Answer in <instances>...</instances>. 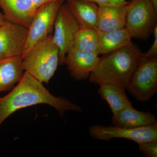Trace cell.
<instances>
[{
  "label": "cell",
  "instance_id": "6da1fadb",
  "mask_svg": "<svg viewBox=\"0 0 157 157\" xmlns=\"http://www.w3.org/2000/svg\"><path fill=\"white\" fill-rule=\"evenodd\" d=\"M38 104H47L54 107L62 117L68 110L82 111L80 106L66 98L52 95L42 82L25 71L14 89L0 98V127L6 118L17 110Z\"/></svg>",
  "mask_w": 157,
  "mask_h": 157
},
{
  "label": "cell",
  "instance_id": "7a4b0ae2",
  "mask_svg": "<svg viewBox=\"0 0 157 157\" xmlns=\"http://www.w3.org/2000/svg\"><path fill=\"white\" fill-rule=\"evenodd\" d=\"M142 53L132 42L123 48L103 55L89 80L98 85H114L126 90L133 72L143 58Z\"/></svg>",
  "mask_w": 157,
  "mask_h": 157
},
{
  "label": "cell",
  "instance_id": "3957f363",
  "mask_svg": "<svg viewBox=\"0 0 157 157\" xmlns=\"http://www.w3.org/2000/svg\"><path fill=\"white\" fill-rule=\"evenodd\" d=\"M59 54L52 35H49L34 45L24 57V69L40 82L48 84L59 64Z\"/></svg>",
  "mask_w": 157,
  "mask_h": 157
},
{
  "label": "cell",
  "instance_id": "277c9868",
  "mask_svg": "<svg viewBox=\"0 0 157 157\" xmlns=\"http://www.w3.org/2000/svg\"><path fill=\"white\" fill-rule=\"evenodd\" d=\"M125 27L132 38L146 40L157 25V11L150 0H130Z\"/></svg>",
  "mask_w": 157,
  "mask_h": 157
},
{
  "label": "cell",
  "instance_id": "5b68a950",
  "mask_svg": "<svg viewBox=\"0 0 157 157\" xmlns=\"http://www.w3.org/2000/svg\"><path fill=\"white\" fill-rule=\"evenodd\" d=\"M126 89L137 101L147 102L157 93V56L142 58L133 72Z\"/></svg>",
  "mask_w": 157,
  "mask_h": 157
},
{
  "label": "cell",
  "instance_id": "8992f818",
  "mask_svg": "<svg viewBox=\"0 0 157 157\" xmlns=\"http://www.w3.org/2000/svg\"><path fill=\"white\" fill-rule=\"evenodd\" d=\"M65 1L56 0L37 8L28 28V35L21 59L34 45L52 34L57 14Z\"/></svg>",
  "mask_w": 157,
  "mask_h": 157
},
{
  "label": "cell",
  "instance_id": "52a82bcc",
  "mask_svg": "<svg viewBox=\"0 0 157 157\" xmlns=\"http://www.w3.org/2000/svg\"><path fill=\"white\" fill-rule=\"evenodd\" d=\"M53 40L59 50V64H63L65 57L73 48L75 35L80 29L77 21L64 3L57 14Z\"/></svg>",
  "mask_w": 157,
  "mask_h": 157
},
{
  "label": "cell",
  "instance_id": "ba28073f",
  "mask_svg": "<svg viewBox=\"0 0 157 157\" xmlns=\"http://www.w3.org/2000/svg\"><path fill=\"white\" fill-rule=\"evenodd\" d=\"M89 134L97 140L108 141L113 138H124L138 144L157 140V124L133 128L94 125L90 127Z\"/></svg>",
  "mask_w": 157,
  "mask_h": 157
},
{
  "label": "cell",
  "instance_id": "9c48e42d",
  "mask_svg": "<svg viewBox=\"0 0 157 157\" xmlns=\"http://www.w3.org/2000/svg\"><path fill=\"white\" fill-rule=\"evenodd\" d=\"M28 28L8 21L0 26V59L21 57L28 35Z\"/></svg>",
  "mask_w": 157,
  "mask_h": 157
},
{
  "label": "cell",
  "instance_id": "30bf717a",
  "mask_svg": "<svg viewBox=\"0 0 157 157\" xmlns=\"http://www.w3.org/2000/svg\"><path fill=\"white\" fill-rule=\"evenodd\" d=\"M94 52L73 47L65 57L63 64L67 66L70 76L76 81L87 80L100 60Z\"/></svg>",
  "mask_w": 157,
  "mask_h": 157
},
{
  "label": "cell",
  "instance_id": "8fae6325",
  "mask_svg": "<svg viewBox=\"0 0 157 157\" xmlns=\"http://www.w3.org/2000/svg\"><path fill=\"white\" fill-rule=\"evenodd\" d=\"M0 7L9 21L27 28L37 9L32 0H0Z\"/></svg>",
  "mask_w": 157,
  "mask_h": 157
},
{
  "label": "cell",
  "instance_id": "7c38bea8",
  "mask_svg": "<svg viewBox=\"0 0 157 157\" xmlns=\"http://www.w3.org/2000/svg\"><path fill=\"white\" fill-rule=\"evenodd\" d=\"M65 2L80 28L98 31L99 7L97 4L82 0H66Z\"/></svg>",
  "mask_w": 157,
  "mask_h": 157
},
{
  "label": "cell",
  "instance_id": "4fadbf2b",
  "mask_svg": "<svg viewBox=\"0 0 157 157\" xmlns=\"http://www.w3.org/2000/svg\"><path fill=\"white\" fill-rule=\"evenodd\" d=\"M113 114V125L115 126L133 128L157 124L154 114L149 112L138 111L132 106Z\"/></svg>",
  "mask_w": 157,
  "mask_h": 157
},
{
  "label": "cell",
  "instance_id": "5bb4252c",
  "mask_svg": "<svg viewBox=\"0 0 157 157\" xmlns=\"http://www.w3.org/2000/svg\"><path fill=\"white\" fill-rule=\"evenodd\" d=\"M128 4L119 6H98V31L111 32L125 27Z\"/></svg>",
  "mask_w": 157,
  "mask_h": 157
},
{
  "label": "cell",
  "instance_id": "9a60e30c",
  "mask_svg": "<svg viewBox=\"0 0 157 157\" xmlns=\"http://www.w3.org/2000/svg\"><path fill=\"white\" fill-rule=\"evenodd\" d=\"M20 56L0 59V93L9 90L22 78L24 73Z\"/></svg>",
  "mask_w": 157,
  "mask_h": 157
},
{
  "label": "cell",
  "instance_id": "2e32d148",
  "mask_svg": "<svg viewBox=\"0 0 157 157\" xmlns=\"http://www.w3.org/2000/svg\"><path fill=\"white\" fill-rule=\"evenodd\" d=\"M99 55H104L120 49L132 42V37L125 27L104 32L98 31Z\"/></svg>",
  "mask_w": 157,
  "mask_h": 157
},
{
  "label": "cell",
  "instance_id": "e0dca14e",
  "mask_svg": "<svg viewBox=\"0 0 157 157\" xmlns=\"http://www.w3.org/2000/svg\"><path fill=\"white\" fill-rule=\"evenodd\" d=\"M99 86L98 94L109 104L113 114L132 106L125 92V90L123 88L108 84H101Z\"/></svg>",
  "mask_w": 157,
  "mask_h": 157
},
{
  "label": "cell",
  "instance_id": "ac0fdd59",
  "mask_svg": "<svg viewBox=\"0 0 157 157\" xmlns=\"http://www.w3.org/2000/svg\"><path fill=\"white\" fill-rule=\"evenodd\" d=\"M73 47L80 50L94 52L99 55L98 31L80 28L75 35Z\"/></svg>",
  "mask_w": 157,
  "mask_h": 157
},
{
  "label": "cell",
  "instance_id": "d6986e66",
  "mask_svg": "<svg viewBox=\"0 0 157 157\" xmlns=\"http://www.w3.org/2000/svg\"><path fill=\"white\" fill-rule=\"evenodd\" d=\"M139 149L145 157H157V140L138 144Z\"/></svg>",
  "mask_w": 157,
  "mask_h": 157
},
{
  "label": "cell",
  "instance_id": "ffe728a7",
  "mask_svg": "<svg viewBox=\"0 0 157 157\" xmlns=\"http://www.w3.org/2000/svg\"><path fill=\"white\" fill-rule=\"evenodd\" d=\"M153 33L154 36V41L149 50L142 53V57L144 58L157 56V25L155 27Z\"/></svg>",
  "mask_w": 157,
  "mask_h": 157
},
{
  "label": "cell",
  "instance_id": "44dd1931",
  "mask_svg": "<svg viewBox=\"0 0 157 157\" xmlns=\"http://www.w3.org/2000/svg\"><path fill=\"white\" fill-rule=\"evenodd\" d=\"M96 3L98 6H119L127 5V0H82Z\"/></svg>",
  "mask_w": 157,
  "mask_h": 157
},
{
  "label": "cell",
  "instance_id": "7402d4cb",
  "mask_svg": "<svg viewBox=\"0 0 157 157\" xmlns=\"http://www.w3.org/2000/svg\"><path fill=\"white\" fill-rule=\"evenodd\" d=\"M32 1L34 5H35V7L37 9L38 7L42 6L43 4L56 1V0H32Z\"/></svg>",
  "mask_w": 157,
  "mask_h": 157
},
{
  "label": "cell",
  "instance_id": "603a6c76",
  "mask_svg": "<svg viewBox=\"0 0 157 157\" xmlns=\"http://www.w3.org/2000/svg\"><path fill=\"white\" fill-rule=\"evenodd\" d=\"M9 21L4 14L0 12V26L6 24Z\"/></svg>",
  "mask_w": 157,
  "mask_h": 157
},
{
  "label": "cell",
  "instance_id": "cb8c5ba5",
  "mask_svg": "<svg viewBox=\"0 0 157 157\" xmlns=\"http://www.w3.org/2000/svg\"><path fill=\"white\" fill-rule=\"evenodd\" d=\"M150 1L153 5L156 11H157V0H150Z\"/></svg>",
  "mask_w": 157,
  "mask_h": 157
}]
</instances>
